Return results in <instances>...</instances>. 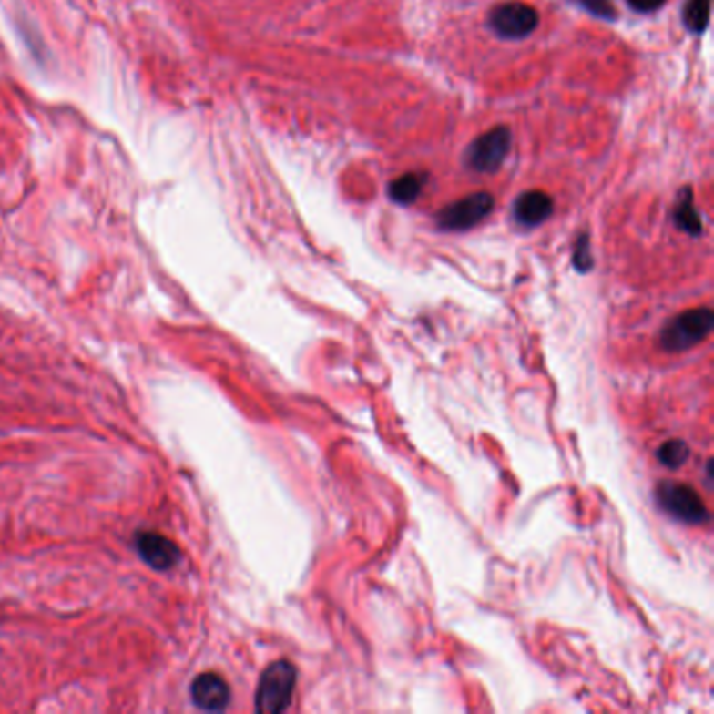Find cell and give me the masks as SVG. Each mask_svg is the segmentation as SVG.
Wrapping results in <instances>:
<instances>
[{
	"label": "cell",
	"mask_w": 714,
	"mask_h": 714,
	"mask_svg": "<svg viewBox=\"0 0 714 714\" xmlns=\"http://www.w3.org/2000/svg\"><path fill=\"white\" fill-rule=\"evenodd\" d=\"M296 678L298 670L287 660L272 662L270 667H266L260 683H258L256 710L262 714H279L287 710V706L291 704L293 689H296Z\"/></svg>",
	"instance_id": "cell-1"
},
{
	"label": "cell",
	"mask_w": 714,
	"mask_h": 714,
	"mask_svg": "<svg viewBox=\"0 0 714 714\" xmlns=\"http://www.w3.org/2000/svg\"><path fill=\"white\" fill-rule=\"evenodd\" d=\"M714 327V314L710 308H698V311L681 312L678 317L670 319L662 329V346L670 352H683L698 346L699 342L709 338Z\"/></svg>",
	"instance_id": "cell-2"
},
{
	"label": "cell",
	"mask_w": 714,
	"mask_h": 714,
	"mask_svg": "<svg viewBox=\"0 0 714 714\" xmlns=\"http://www.w3.org/2000/svg\"><path fill=\"white\" fill-rule=\"evenodd\" d=\"M656 496L660 507L673 515L675 520L685 524H706L710 520L709 507L694 488L681 482H660L656 488Z\"/></svg>",
	"instance_id": "cell-3"
},
{
	"label": "cell",
	"mask_w": 714,
	"mask_h": 714,
	"mask_svg": "<svg viewBox=\"0 0 714 714\" xmlns=\"http://www.w3.org/2000/svg\"><path fill=\"white\" fill-rule=\"evenodd\" d=\"M488 27L505 40L528 38L538 27V13L535 6L520 0H507L488 13Z\"/></svg>",
	"instance_id": "cell-4"
},
{
	"label": "cell",
	"mask_w": 714,
	"mask_h": 714,
	"mask_svg": "<svg viewBox=\"0 0 714 714\" xmlns=\"http://www.w3.org/2000/svg\"><path fill=\"white\" fill-rule=\"evenodd\" d=\"M511 149V132L507 126H496V128L486 130L475 141L467 147L465 164L474 172L493 174L499 170L505 162L507 153Z\"/></svg>",
	"instance_id": "cell-5"
},
{
	"label": "cell",
	"mask_w": 714,
	"mask_h": 714,
	"mask_svg": "<svg viewBox=\"0 0 714 714\" xmlns=\"http://www.w3.org/2000/svg\"><path fill=\"white\" fill-rule=\"evenodd\" d=\"M495 199L486 191L472 193L464 199L453 201L451 206L443 208L436 216L438 227L444 230H467L480 225L486 216L493 212Z\"/></svg>",
	"instance_id": "cell-6"
},
{
	"label": "cell",
	"mask_w": 714,
	"mask_h": 714,
	"mask_svg": "<svg viewBox=\"0 0 714 714\" xmlns=\"http://www.w3.org/2000/svg\"><path fill=\"white\" fill-rule=\"evenodd\" d=\"M135 545L143 562L159 572L174 568L180 562V557H183L177 543H172L170 538L162 535H156V532H138Z\"/></svg>",
	"instance_id": "cell-7"
},
{
	"label": "cell",
	"mask_w": 714,
	"mask_h": 714,
	"mask_svg": "<svg viewBox=\"0 0 714 714\" xmlns=\"http://www.w3.org/2000/svg\"><path fill=\"white\" fill-rule=\"evenodd\" d=\"M191 699L201 710L220 712L225 710L230 702V688L220 675L204 673L195 677L191 685Z\"/></svg>",
	"instance_id": "cell-8"
},
{
	"label": "cell",
	"mask_w": 714,
	"mask_h": 714,
	"mask_svg": "<svg viewBox=\"0 0 714 714\" xmlns=\"http://www.w3.org/2000/svg\"><path fill=\"white\" fill-rule=\"evenodd\" d=\"M553 214V199L545 191H526L515 199L514 219L522 227H538Z\"/></svg>",
	"instance_id": "cell-9"
},
{
	"label": "cell",
	"mask_w": 714,
	"mask_h": 714,
	"mask_svg": "<svg viewBox=\"0 0 714 714\" xmlns=\"http://www.w3.org/2000/svg\"><path fill=\"white\" fill-rule=\"evenodd\" d=\"M425 180H428V174L425 172H407L403 177L394 178L388 187V195L392 201L401 206H409L413 201H417L419 195H422Z\"/></svg>",
	"instance_id": "cell-10"
},
{
	"label": "cell",
	"mask_w": 714,
	"mask_h": 714,
	"mask_svg": "<svg viewBox=\"0 0 714 714\" xmlns=\"http://www.w3.org/2000/svg\"><path fill=\"white\" fill-rule=\"evenodd\" d=\"M675 222L677 227L685 230V233L691 237L702 235V219H699V212L694 206V191L689 187H685L681 193H678L677 204H675Z\"/></svg>",
	"instance_id": "cell-11"
},
{
	"label": "cell",
	"mask_w": 714,
	"mask_h": 714,
	"mask_svg": "<svg viewBox=\"0 0 714 714\" xmlns=\"http://www.w3.org/2000/svg\"><path fill=\"white\" fill-rule=\"evenodd\" d=\"M683 24L689 32L702 34L710 24V0H688L683 9Z\"/></svg>",
	"instance_id": "cell-12"
},
{
	"label": "cell",
	"mask_w": 714,
	"mask_h": 714,
	"mask_svg": "<svg viewBox=\"0 0 714 714\" xmlns=\"http://www.w3.org/2000/svg\"><path fill=\"white\" fill-rule=\"evenodd\" d=\"M656 454L662 465L677 470V467L685 465V461L689 459V446L685 444L683 440H668V443H664L660 449H658Z\"/></svg>",
	"instance_id": "cell-13"
},
{
	"label": "cell",
	"mask_w": 714,
	"mask_h": 714,
	"mask_svg": "<svg viewBox=\"0 0 714 714\" xmlns=\"http://www.w3.org/2000/svg\"><path fill=\"white\" fill-rule=\"evenodd\" d=\"M572 3L580 5L585 11H589L595 17H601V19L616 17V9L610 0H572Z\"/></svg>",
	"instance_id": "cell-14"
},
{
	"label": "cell",
	"mask_w": 714,
	"mask_h": 714,
	"mask_svg": "<svg viewBox=\"0 0 714 714\" xmlns=\"http://www.w3.org/2000/svg\"><path fill=\"white\" fill-rule=\"evenodd\" d=\"M574 266H576L580 272H586L593 266V258H591V250H589V237L586 235H578L576 248H574Z\"/></svg>",
	"instance_id": "cell-15"
},
{
	"label": "cell",
	"mask_w": 714,
	"mask_h": 714,
	"mask_svg": "<svg viewBox=\"0 0 714 714\" xmlns=\"http://www.w3.org/2000/svg\"><path fill=\"white\" fill-rule=\"evenodd\" d=\"M667 0H627V5L637 13H654L664 6Z\"/></svg>",
	"instance_id": "cell-16"
}]
</instances>
